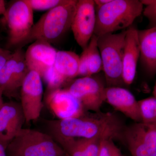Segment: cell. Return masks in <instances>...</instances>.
<instances>
[{
	"label": "cell",
	"mask_w": 156,
	"mask_h": 156,
	"mask_svg": "<svg viewBox=\"0 0 156 156\" xmlns=\"http://www.w3.org/2000/svg\"><path fill=\"white\" fill-rule=\"evenodd\" d=\"M62 156H69L68 154H65L63 155Z\"/></svg>",
	"instance_id": "cell-33"
},
{
	"label": "cell",
	"mask_w": 156,
	"mask_h": 156,
	"mask_svg": "<svg viewBox=\"0 0 156 156\" xmlns=\"http://www.w3.org/2000/svg\"><path fill=\"white\" fill-rule=\"evenodd\" d=\"M141 122L156 126V98L150 97L138 101Z\"/></svg>",
	"instance_id": "cell-21"
},
{
	"label": "cell",
	"mask_w": 156,
	"mask_h": 156,
	"mask_svg": "<svg viewBox=\"0 0 156 156\" xmlns=\"http://www.w3.org/2000/svg\"><path fill=\"white\" fill-rule=\"evenodd\" d=\"M3 50H4V49H2V48L0 47V52H2Z\"/></svg>",
	"instance_id": "cell-32"
},
{
	"label": "cell",
	"mask_w": 156,
	"mask_h": 156,
	"mask_svg": "<svg viewBox=\"0 0 156 156\" xmlns=\"http://www.w3.org/2000/svg\"><path fill=\"white\" fill-rule=\"evenodd\" d=\"M121 141L132 156H156V126L134 122L126 126Z\"/></svg>",
	"instance_id": "cell-7"
},
{
	"label": "cell",
	"mask_w": 156,
	"mask_h": 156,
	"mask_svg": "<svg viewBox=\"0 0 156 156\" xmlns=\"http://www.w3.org/2000/svg\"><path fill=\"white\" fill-rule=\"evenodd\" d=\"M33 10L25 0L11 3L4 16L9 29V48H20L34 25Z\"/></svg>",
	"instance_id": "cell-6"
},
{
	"label": "cell",
	"mask_w": 156,
	"mask_h": 156,
	"mask_svg": "<svg viewBox=\"0 0 156 156\" xmlns=\"http://www.w3.org/2000/svg\"><path fill=\"white\" fill-rule=\"evenodd\" d=\"M111 140H101L100 150L98 156H111Z\"/></svg>",
	"instance_id": "cell-24"
},
{
	"label": "cell",
	"mask_w": 156,
	"mask_h": 156,
	"mask_svg": "<svg viewBox=\"0 0 156 156\" xmlns=\"http://www.w3.org/2000/svg\"><path fill=\"white\" fill-rule=\"evenodd\" d=\"M105 86L97 77H83L76 79L67 89L80 103L85 111H101L105 101Z\"/></svg>",
	"instance_id": "cell-8"
},
{
	"label": "cell",
	"mask_w": 156,
	"mask_h": 156,
	"mask_svg": "<svg viewBox=\"0 0 156 156\" xmlns=\"http://www.w3.org/2000/svg\"><path fill=\"white\" fill-rule=\"evenodd\" d=\"M16 60L15 51L0 71V89L3 95L9 98L16 97L18 90L15 84L14 66Z\"/></svg>",
	"instance_id": "cell-19"
},
{
	"label": "cell",
	"mask_w": 156,
	"mask_h": 156,
	"mask_svg": "<svg viewBox=\"0 0 156 156\" xmlns=\"http://www.w3.org/2000/svg\"><path fill=\"white\" fill-rule=\"evenodd\" d=\"M126 126L115 114L85 112L82 115L62 121L60 131L62 136L69 139L122 140Z\"/></svg>",
	"instance_id": "cell-1"
},
{
	"label": "cell",
	"mask_w": 156,
	"mask_h": 156,
	"mask_svg": "<svg viewBox=\"0 0 156 156\" xmlns=\"http://www.w3.org/2000/svg\"><path fill=\"white\" fill-rule=\"evenodd\" d=\"M77 1L65 0L61 5L50 9L34 24L23 46L37 41L51 44L61 37L71 28Z\"/></svg>",
	"instance_id": "cell-2"
},
{
	"label": "cell",
	"mask_w": 156,
	"mask_h": 156,
	"mask_svg": "<svg viewBox=\"0 0 156 156\" xmlns=\"http://www.w3.org/2000/svg\"><path fill=\"white\" fill-rule=\"evenodd\" d=\"M112 0H95L94 2L95 4V9H99L108 3L110 2Z\"/></svg>",
	"instance_id": "cell-28"
},
{
	"label": "cell",
	"mask_w": 156,
	"mask_h": 156,
	"mask_svg": "<svg viewBox=\"0 0 156 156\" xmlns=\"http://www.w3.org/2000/svg\"><path fill=\"white\" fill-rule=\"evenodd\" d=\"M25 122L20 103H4L0 109V140L9 143L23 128Z\"/></svg>",
	"instance_id": "cell-13"
},
{
	"label": "cell",
	"mask_w": 156,
	"mask_h": 156,
	"mask_svg": "<svg viewBox=\"0 0 156 156\" xmlns=\"http://www.w3.org/2000/svg\"><path fill=\"white\" fill-rule=\"evenodd\" d=\"M12 53L11 51L9 50L4 49L0 52V71L8 60L11 58Z\"/></svg>",
	"instance_id": "cell-25"
},
{
	"label": "cell",
	"mask_w": 156,
	"mask_h": 156,
	"mask_svg": "<svg viewBox=\"0 0 156 156\" xmlns=\"http://www.w3.org/2000/svg\"><path fill=\"white\" fill-rule=\"evenodd\" d=\"M3 93L2 91V89H0V109L2 108V107L3 106V105H4V103H5V102H4V101H3Z\"/></svg>",
	"instance_id": "cell-30"
},
{
	"label": "cell",
	"mask_w": 156,
	"mask_h": 156,
	"mask_svg": "<svg viewBox=\"0 0 156 156\" xmlns=\"http://www.w3.org/2000/svg\"><path fill=\"white\" fill-rule=\"evenodd\" d=\"M65 0H25L31 9L35 11H45L53 9L63 3Z\"/></svg>",
	"instance_id": "cell-22"
},
{
	"label": "cell",
	"mask_w": 156,
	"mask_h": 156,
	"mask_svg": "<svg viewBox=\"0 0 156 156\" xmlns=\"http://www.w3.org/2000/svg\"><path fill=\"white\" fill-rule=\"evenodd\" d=\"M101 140L80 138L61 140L56 142L69 156H98Z\"/></svg>",
	"instance_id": "cell-17"
},
{
	"label": "cell",
	"mask_w": 156,
	"mask_h": 156,
	"mask_svg": "<svg viewBox=\"0 0 156 156\" xmlns=\"http://www.w3.org/2000/svg\"><path fill=\"white\" fill-rule=\"evenodd\" d=\"M126 32L124 30L119 33L97 37L107 87H122L125 85L123 80V59Z\"/></svg>",
	"instance_id": "cell-5"
},
{
	"label": "cell",
	"mask_w": 156,
	"mask_h": 156,
	"mask_svg": "<svg viewBox=\"0 0 156 156\" xmlns=\"http://www.w3.org/2000/svg\"><path fill=\"white\" fill-rule=\"evenodd\" d=\"M140 63L150 76L156 74V27L138 30Z\"/></svg>",
	"instance_id": "cell-16"
},
{
	"label": "cell",
	"mask_w": 156,
	"mask_h": 156,
	"mask_svg": "<svg viewBox=\"0 0 156 156\" xmlns=\"http://www.w3.org/2000/svg\"><path fill=\"white\" fill-rule=\"evenodd\" d=\"M43 82L41 76L30 71L20 89V105L27 123L40 117L43 108Z\"/></svg>",
	"instance_id": "cell-9"
},
{
	"label": "cell",
	"mask_w": 156,
	"mask_h": 156,
	"mask_svg": "<svg viewBox=\"0 0 156 156\" xmlns=\"http://www.w3.org/2000/svg\"><path fill=\"white\" fill-rule=\"evenodd\" d=\"M143 14L148 20V28L156 27V0H152L151 4L146 6Z\"/></svg>",
	"instance_id": "cell-23"
},
{
	"label": "cell",
	"mask_w": 156,
	"mask_h": 156,
	"mask_svg": "<svg viewBox=\"0 0 156 156\" xmlns=\"http://www.w3.org/2000/svg\"><path fill=\"white\" fill-rule=\"evenodd\" d=\"M110 152L111 156H123L121 151L112 140L110 142Z\"/></svg>",
	"instance_id": "cell-26"
},
{
	"label": "cell",
	"mask_w": 156,
	"mask_h": 156,
	"mask_svg": "<svg viewBox=\"0 0 156 156\" xmlns=\"http://www.w3.org/2000/svg\"><path fill=\"white\" fill-rule=\"evenodd\" d=\"M7 8H6L5 1L4 0H0V15L5 16V14Z\"/></svg>",
	"instance_id": "cell-29"
},
{
	"label": "cell",
	"mask_w": 156,
	"mask_h": 156,
	"mask_svg": "<svg viewBox=\"0 0 156 156\" xmlns=\"http://www.w3.org/2000/svg\"><path fill=\"white\" fill-rule=\"evenodd\" d=\"M89 76L103 70L102 62L97 44V37L93 35L87 47Z\"/></svg>",
	"instance_id": "cell-20"
},
{
	"label": "cell",
	"mask_w": 156,
	"mask_h": 156,
	"mask_svg": "<svg viewBox=\"0 0 156 156\" xmlns=\"http://www.w3.org/2000/svg\"><path fill=\"white\" fill-rule=\"evenodd\" d=\"M123 59V80L130 86L136 76L137 63L140 56L138 30L131 26L126 30Z\"/></svg>",
	"instance_id": "cell-15"
},
{
	"label": "cell",
	"mask_w": 156,
	"mask_h": 156,
	"mask_svg": "<svg viewBox=\"0 0 156 156\" xmlns=\"http://www.w3.org/2000/svg\"><path fill=\"white\" fill-rule=\"evenodd\" d=\"M96 23V10L93 0H79L71 29L78 44L84 50L94 35Z\"/></svg>",
	"instance_id": "cell-10"
},
{
	"label": "cell",
	"mask_w": 156,
	"mask_h": 156,
	"mask_svg": "<svg viewBox=\"0 0 156 156\" xmlns=\"http://www.w3.org/2000/svg\"><path fill=\"white\" fill-rule=\"evenodd\" d=\"M57 52L50 43L41 41L34 42L25 52L26 62L29 69L37 73L42 78L54 65Z\"/></svg>",
	"instance_id": "cell-11"
},
{
	"label": "cell",
	"mask_w": 156,
	"mask_h": 156,
	"mask_svg": "<svg viewBox=\"0 0 156 156\" xmlns=\"http://www.w3.org/2000/svg\"><path fill=\"white\" fill-rule=\"evenodd\" d=\"M9 143L0 140V156H7L6 149Z\"/></svg>",
	"instance_id": "cell-27"
},
{
	"label": "cell",
	"mask_w": 156,
	"mask_h": 156,
	"mask_svg": "<svg viewBox=\"0 0 156 156\" xmlns=\"http://www.w3.org/2000/svg\"><path fill=\"white\" fill-rule=\"evenodd\" d=\"M105 101L135 122H141L138 101L129 90L122 87H106Z\"/></svg>",
	"instance_id": "cell-12"
},
{
	"label": "cell",
	"mask_w": 156,
	"mask_h": 156,
	"mask_svg": "<svg viewBox=\"0 0 156 156\" xmlns=\"http://www.w3.org/2000/svg\"><path fill=\"white\" fill-rule=\"evenodd\" d=\"M47 102L50 109L59 119L82 115L85 111L80 101L67 89H58L49 92Z\"/></svg>",
	"instance_id": "cell-14"
},
{
	"label": "cell",
	"mask_w": 156,
	"mask_h": 156,
	"mask_svg": "<svg viewBox=\"0 0 156 156\" xmlns=\"http://www.w3.org/2000/svg\"><path fill=\"white\" fill-rule=\"evenodd\" d=\"M138 0H112L96 10L94 34L97 37L126 29L131 26L143 11Z\"/></svg>",
	"instance_id": "cell-3"
},
{
	"label": "cell",
	"mask_w": 156,
	"mask_h": 156,
	"mask_svg": "<svg viewBox=\"0 0 156 156\" xmlns=\"http://www.w3.org/2000/svg\"><path fill=\"white\" fill-rule=\"evenodd\" d=\"M153 93L154 97L156 98V83L155 85V87H154V89Z\"/></svg>",
	"instance_id": "cell-31"
},
{
	"label": "cell",
	"mask_w": 156,
	"mask_h": 156,
	"mask_svg": "<svg viewBox=\"0 0 156 156\" xmlns=\"http://www.w3.org/2000/svg\"><path fill=\"white\" fill-rule=\"evenodd\" d=\"M79 57L72 51H57L53 67L68 82L78 76Z\"/></svg>",
	"instance_id": "cell-18"
},
{
	"label": "cell",
	"mask_w": 156,
	"mask_h": 156,
	"mask_svg": "<svg viewBox=\"0 0 156 156\" xmlns=\"http://www.w3.org/2000/svg\"><path fill=\"white\" fill-rule=\"evenodd\" d=\"M7 156H62L64 150L49 134L23 128L9 142Z\"/></svg>",
	"instance_id": "cell-4"
}]
</instances>
